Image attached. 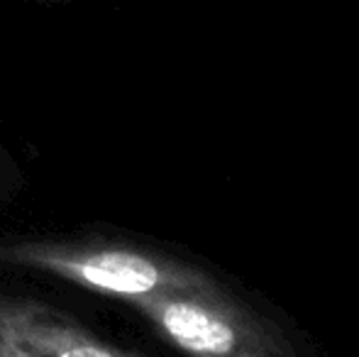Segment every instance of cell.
<instances>
[{
  "label": "cell",
  "mask_w": 359,
  "mask_h": 357,
  "mask_svg": "<svg viewBox=\"0 0 359 357\" xmlns=\"http://www.w3.org/2000/svg\"><path fill=\"white\" fill-rule=\"evenodd\" d=\"M128 306L184 357H325L286 314L232 281L203 294H156Z\"/></svg>",
  "instance_id": "6da1fadb"
},
{
  "label": "cell",
  "mask_w": 359,
  "mask_h": 357,
  "mask_svg": "<svg viewBox=\"0 0 359 357\" xmlns=\"http://www.w3.org/2000/svg\"><path fill=\"white\" fill-rule=\"evenodd\" d=\"M0 262L47 271L125 304L156 294H203L227 284L203 264L133 245L27 240L0 248Z\"/></svg>",
  "instance_id": "7a4b0ae2"
},
{
  "label": "cell",
  "mask_w": 359,
  "mask_h": 357,
  "mask_svg": "<svg viewBox=\"0 0 359 357\" xmlns=\"http://www.w3.org/2000/svg\"><path fill=\"white\" fill-rule=\"evenodd\" d=\"M0 357H144L105 343L86 325L27 296L0 294Z\"/></svg>",
  "instance_id": "3957f363"
}]
</instances>
